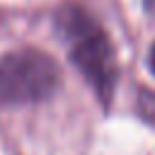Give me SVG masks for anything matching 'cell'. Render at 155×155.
<instances>
[{
	"instance_id": "1",
	"label": "cell",
	"mask_w": 155,
	"mask_h": 155,
	"mask_svg": "<svg viewBox=\"0 0 155 155\" xmlns=\"http://www.w3.org/2000/svg\"><path fill=\"white\" fill-rule=\"evenodd\" d=\"M56 31L63 36L73 65L107 104L116 85V53L107 31L80 5H63L56 12Z\"/></svg>"
},
{
	"instance_id": "2",
	"label": "cell",
	"mask_w": 155,
	"mask_h": 155,
	"mask_svg": "<svg viewBox=\"0 0 155 155\" xmlns=\"http://www.w3.org/2000/svg\"><path fill=\"white\" fill-rule=\"evenodd\" d=\"M61 80L56 61L36 48H15L0 56V104L46 99Z\"/></svg>"
},
{
	"instance_id": "3",
	"label": "cell",
	"mask_w": 155,
	"mask_h": 155,
	"mask_svg": "<svg viewBox=\"0 0 155 155\" xmlns=\"http://www.w3.org/2000/svg\"><path fill=\"white\" fill-rule=\"evenodd\" d=\"M143 7H145L150 15H155V0H143Z\"/></svg>"
},
{
	"instance_id": "4",
	"label": "cell",
	"mask_w": 155,
	"mask_h": 155,
	"mask_svg": "<svg viewBox=\"0 0 155 155\" xmlns=\"http://www.w3.org/2000/svg\"><path fill=\"white\" fill-rule=\"evenodd\" d=\"M150 68L155 70V44H153V48H150Z\"/></svg>"
}]
</instances>
